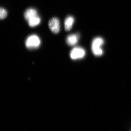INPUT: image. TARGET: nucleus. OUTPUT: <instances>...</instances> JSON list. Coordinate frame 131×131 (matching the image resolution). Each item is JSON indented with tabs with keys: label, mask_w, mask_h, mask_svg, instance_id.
Masks as SVG:
<instances>
[{
	"label": "nucleus",
	"mask_w": 131,
	"mask_h": 131,
	"mask_svg": "<svg viewBox=\"0 0 131 131\" xmlns=\"http://www.w3.org/2000/svg\"><path fill=\"white\" fill-rule=\"evenodd\" d=\"M40 43L41 40L40 38L35 34L28 36L25 41L26 47L27 49L31 50L37 49L40 46Z\"/></svg>",
	"instance_id": "1"
},
{
	"label": "nucleus",
	"mask_w": 131,
	"mask_h": 131,
	"mask_svg": "<svg viewBox=\"0 0 131 131\" xmlns=\"http://www.w3.org/2000/svg\"><path fill=\"white\" fill-rule=\"evenodd\" d=\"M104 43L103 39L101 37H96L94 39L91 44V49L94 55L96 56H101L103 53L101 46Z\"/></svg>",
	"instance_id": "2"
},
{
	"label": "nucleus",
	"mask_w": 131,
	"mask_h": 131,
	"mask_svg": "<svg viewBox=\"0 0 131 131\" xmlns=\"http://www.w3.org/2000/svg\"><path fill=\"white\" fill-rule=\"evenodd\" d=\"M86 54V52L82 47H76L71 51V58L73 60H77L83 58Z\"/></svg>",
	"instance_id": "3"
},
{
	"label": "nucleus",
	"mask_w": 131,
	"mask_h": 131,
	"mask_svg": "<svg viewBox=\"0 0 131 131\" xmlns=\"http://www.w3.org/2000/svg\"><path fill=\"white\" fill-rule=\"evenodd\" d=\"M49 27L52 32L57 34L60 30V24L59 20L56 17L52 18L49 20Z\"/></svg>",
	"instance_id": "4"
},
{
	"label": "nucleus",
	"mask_w": 131,
	"mask_h": 131,
	"mask_svg": "<svg viewBox=\"0 0 131 131\" xmlns=\"http://www.w3.org/2000/svg\"><path fill=\"white\" fill-rule=\"evenodd\" d=\"M79 35L78 34H73L68 35L66 40L67 43L70 46H74L79 41Z\"/></svg>",
	"instance_id": "5"
},
{
	"label": "nucleus",
	"mask_w": 131,
	"mask_h": 131,
	"mask_svg": "<svg viewBox=\"0 0 131 131\" xmlns=\"http://www.w3.org/2000/svg\"><path fill=\"white\" fill-rule=\"evenodd\" d=\"M38 15L36 9L32 8H30L26 10L24 13V17L26 20L28 21L33 17L37 16Z\"/></svg>",
	"instance_id": "6"
},
{
	"label": "nucleus",
	"mask_w": 131,
	"mask_h": 131,
	"mask_svg": "<svg viewBox=\"0 0 131 131\" xmlns=\"http://www.w3.org/2000/svg\"><path fill=\"white\" fill-rule=\"evenodd\" d=\"M74 22V19L73 16H68L66 18L64 21V28L66 31H69L71 30L73 27V24Z\"/></svg>",
	"instance_id": "7"
},
{
	"label": "nucleus",
	"mask_w": 131,
	"mask_h": 131,
	"mask_svg": "<svg viewBox=\"0 0 131 131\" xmlns=\"http://www.w3.org/2000/svg\"><path fill=\"white\" fill-rule=\"evenodd\" d=\"M28 25L31 27H33L37 26L40 24L41 21V19L39 16H35L33 17L28 20Z\"/></svg>",
	"instance_id": "8"
},
{
	"label": "nucleus",
	"mask_w": 131,
	"mask_h": 131,
	"mask_svg": "<svg viewBox=\"0 0 131 131\" xmlns=\"http://www.w3.org/2000/svg\"><path fill=\"white\" fill-rule=\"evenodd\" d=\"M7 12L6 9L0 7V19H3L7 17Z\"/></svg>",
	"instance_id": "9"
}]
</instances>
